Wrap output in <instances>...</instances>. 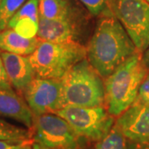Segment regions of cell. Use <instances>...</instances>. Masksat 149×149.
<instances>
[{"label": "cell", "instance_id": "cb8c5ba5", "mask_svg": "<svg viewBox=\"0 0 149 149\" xmlns=\"http://www.w3.org/2000/svg\"><path fill=\"white\" fill-rule=\"evenodd\" d=\"M131 149H149V140L142 143H135Z\"/></svg>", "mask_w": 149, "mask_h": 149}, {"label": "cell", "instance_id": "7a4b0ae2", "mask_svg": "<svg viewBox=\"0 0 149 149\" xmlns=\"http://www.w3.org/2000/svg\"><path fill=\"white\" fill-rule=\"evenodd\" d=\"M148 68L138 52L120 65L104 82L107 110L112 116H119L137 100Z\"/></svg>", "mask_w": 149, "mask_h": 149}, {"label": "cell", "instance_id": "44dd1931", "mask_svg": "<svg viewBox=\"0 0 149 149\" xmlns=\"http://www.w3.org/2000/svg\"><path fill=\"white\" fill-rule=\"evenodd\" d=\"M12 88L13 86L9 81L3 60L0 56V89H12Z\"/></svg>", "mask_w": 149, "mask_h": 149}, {"label": "cell", "instance_id": "ac0fdd59", "mask_svg": "<svg viewBox=\"0 0 149 149\" xmlns=\"http://www.w3.org/2000/svg\"><path fill=\"white\" fill-rule=\"evenodd\" d=\"M27 0H3L0 4V31L8 28L11 18Z\"/></svg>", "mask_w": 149, "mask_h": 149}, {"label": "cell", "instance_id": "ffe728a7", "mask_svg": "<svg viewBox=\"0 0 149 149\" xmlns=\"http://www.w3.org/2000/svg\"><path fill=\"white\" fill-rule=\"evenodd\" d=\"M137 100L149 104V74L146 76L143 82L140 86Z\"/></svg>", "mask_w": 149, "mask_h": 149}, {"label": "cell", "instance_id": "ba28073f", "mask_svg": "<svg viewBox=\"0 0 149 149\" xmlns=\"http://www.w3.org/2000/svg\"><path fill=\"white\" fill-rule=\"evenodd\" d=\"M61 79L35 78L23 91L24 99L35 116L55 113L61 109Z\"/></svg>", "mask_w": 149, "mask_h": 149}, {"label": "cell", "instance_id": "e0dca14e", "mask_svg": "<svg viewBox=\"0 0 149 149\" xmlns=\"http://www.w3.org/2000/svg\"><path fill=\"white\" fill-rule=\"evenodd\" d=\"M8 28L14 30L22 37L33 38L37 37L39 21H36L30 17H22L16 19L12 18L8 22Z\"/></svg>", "mask_w": 149, "mask_h": 149}, {"label": "cell", "instance_id": "5bb4252c", "mask_svg": "<svg viewBox=\"0 0 149 149\" xmlns=\"http://www.w3.org/2000/svg\"><path fill=\"white\" fill-rule=\"evenodd\" d=\"M39 17L57 20L70 17L67 0H38Z\"/></svg>", "mask_w": 149, "mask_h": 149}, {"label": "cell", "instance_id": "4fadbf2b", "mask_svg": "<svg viewBox=\"0 0 149 149\" xmlns=\"http://www.w3.org/2000/svg\"><path fill=\"white\" fill-rule=\"evenodd\" d=\"M39 42L37 37L27 38L10 28L0 31V50L6 52L27 56L34 52Z\"/></svg>", "mask_w": 149, "mask_h": 149}, {"label": "cell", "instance_id": "2e32d148", "mask_svg": "<svg viewBox=\"0 0 149 149\" xmlns=\"http://www.w3.org/2000/svg\"><path fill=\"white\" fill-rule=\"evenodd\" d=\"M126 139L122 131L114 124L109 133L98 141L95 149H128Z\"/></svg>", "mask_w": 149, "mask_h": 149}, {"label": "cell", "instance_id": "7c38bea8", "mask_svg": "<svg viewBox=\"0 0 149 149\" xmlns=\"http://www.w3.org/2000/svg\"><path fill=\"white\" fill-rule=\"evenodd\" d=\"M37 37L40 41L51 42H76L78 29L72 21L71 17L57 20L39 17V28Z\"/></svg>", "mask_w": 149, "mask_h": 149}, {"label": "cell", "instance_id": "f1b7e54d", "mask_svg": "<svg viewBox=\"0 0 149 149\" xmlns=\"http://www.w3.org/2000/svg\"></svg>", "mask_w": 149, "mask_h": 149}, {"label": "cell", "instance_id": "52a82bcc", "mask_svg": "<svg viewBox=\"0 0 149 149\" xmlns=\"http://www.w3.org/2000/svg\"><path fill=\"white\" fill-rule=\"evenodd\" d=\"M35 143L49 149H76L79 135L64 118L56 113L35 116L33 126Z\"/></svg>", "mask_w": 149, "mask_h": 149}, {"label": "cell", "instance_id": "277c9868", "mask_svg": "<svg viewBox=\"0 0 149 149\" xmlns=\"http://www.w3.org/2000/svg\"><path fill=\"white\" fill-rule=\"evenodd\" d=\"M87 49L77 42L59 43L40 41L28 56L36 78L61 79L74 65L85 59Z\"/></svg>", "mask_w": 149, "mask_h": 149}, {"label": "cell", "instance_id": "30bf717a", "mask_svg": "<svg viewBox=\"0 0 149 149\" xmlns=\"http://www.w3.org/2000/svg\"><path fill=\"white\" fill-rule=\"evenodd\" d=\"M0 116L22 123L33 131L35 115L27 101L12 89H0Z\"/></svg>", "mask_w": 149, "mask_h": 149}, {"label": "cell", "instance_id": "4316f807", "mask_svg": "<svg viewBox=\"0 0 149 149\" xmlns=\"http://www.w3.org/2000/svg\"><path fill=\"white\" fill-rule=\"evenodd\" d=\"M145 1H146V2H147V3L149 4V0H145Z\"/></svg>", "mask_w": 149, "mask_h": 149}, {"label": "cell", "instance_id": "7402d4cb", "mask_svg": "<svg viewBox=\"0 0 149 149\" xmlns=\"http://www.w3.org/2000/svg\"><path fill=\"white\" fill-rule=\"evenodd\" d=\"M23 142H25V141L16 142V141H3V140H0V149H13Z\"/></svg>", "mask_w": 149, "mask_h": 149}, {"label": "cell", "instance_id": "8fae6325", "mask_svg": "<svg viewBox=\"0 0 149 149\" xmlns=\"http://www.w3.org/2000/svg\"><path fill=\"white\" fill-rule=\"evenodd\" d=\"M11 85L17 91H23L36 78L28 56L3 52H0Z\"/></svg>", "mask_w": 149, "mask_h": 149}, {"label": "cell", "instance_id": "8992f818", "mask_svg": "<svg viewBox=\"0 0 149 149\" xmlns=\"http://www.w3.org/2000/svg\"><path fill=\"white\" fill-rule=\"evenodd\" d=\"M115 16L139 52L149 47V4L145 0H114Z\"/></svg>", "mask_w": 149, "mask_h": 149}, {"label": "cell", "instance_id": "9c48e42d", "mask_svg": "<svg viewBox=\"0 0 149 149\" xmlns=\"http://www.w3.org/2000/svg\"><path fill=\"white\" fill-rule=\"evenodd\" d=\"M115 124L133 143L149 140V104L136 100L118 118Z\"/></svg>", "mask_w": 149, "mask_h": 149}, {"label": "cell", "instance_id": "d6986e66", "mask_svg": "<svg viewBox=\"0 0 149 149\" xmlns=\"http://www.w3.org/2000/svg\"><path fill=\"white\" fill-rule=\"evenodd\" d=\"M92 15H98L104 10L109 0H80Z\"/></svg>", "mask_w": 149, "mask_h": 149}, {"label": "cell", "instance_id": "83f0119b", "mask_svg": "<svg viewBox=\"0 0 149 149\" xmlns=\"http://www.w3.org/2000/svg\"><path fill=\"white\" fill-rule=\"evenodd\" d=\"M2 1H3V0H0V4H1V3H2Z\"/></svg>", "mask_w": 149, "mask_h": 149}, {"label": "cell", "instance_id": "603a6c76", "mask_svg": "<svg viewBox=\"0 0 149 149\" xmlns=\"http://www.w3.org/2000/svg\"><path fill=\"white\" fill-rule=\"evenodd\" d=\"M32 140H27V141H25L23 143H22L21 144H19L17 148L13 149H33L32 148Z\"/></svg>", "mask_w": 149, "mask_h": 149}, {"label": "cell", "instance_id": "6da1fadb", "mask_svg": "<svg viewBox=\"0 0 149 149\" xmlns=\"http://www.w3.org/2000/svg\"><path fill=\"white\" fill-rule=\"evenodd\" d=\"M87 49V59L103 78H107L139 51L116 16L99 22Z\"/></svg>", "mask_w": 149, "mask_h": 149}, {"label": "cell", "instance_id": "9a60e30c", "mask_svg": "<svg viewBox=\"0 0 149 149\" xmlns=\"http://www.w3.org/2000/svg\"><path fill=\"white\" fill-rule=\"evenodd\" d=\"M32 135V130L12 124L0 118V140L22 142L30 140Z\"/></svg>", "mask_w": 149, "mask_h": 149}, {"label": "cell", "instance_id": "d4e9b609", "mask_svg": "<svg viewBox=\"0 0 149 149\" xmlns=\"http://www.w3.org/2000/svg\"><path fill=\"white\" fill-rule=\"evenodd\" d=\"M143 63L146 65V67L149 69V47L144 53L143 56Z\"/></svg>", "mask_w": 149, "mask_h": 149}, {"label": "cell", "instance_id": "3957f363", "mask_svg": "<svg viewBox=\"0 0 149 149\" xmlns=\"http://www.w3.org/2000/svg\"><path fill=\"white\" fill-rule=\"evenodd\" d=\"M61 80V109L69 105L102 106L105 102L104 83L101 75L92 67L87 59L74 65Z\"/></svg>", "mask_w": 149, "mask_h": 149}, {"label": "cell", "instance_id": "484cf974", "mask_svg": "<svg viewBox=\"0 0 149 149\" xmlns=\"http://www.w3.org/2000/svg\"><path fill=\"white\" fill-rule=\"evenodd\" d=\"M32 148H33V149H49L47 148L43 147L41 144L37 143H34L32 144Z\"/></svg>", "mask_w": 149, "mask_h": 149}, {"label": "cell", "instance_id": "5b68a950", "mask_svg": "<svg viewBox=\"0 0 149 149\" xmlns=\"http://www.w3.org/2000/svg\"><path fill=\"white\" fill-rule=\"evenodd\" d=\"M64 118L80 137L100 141L113 126L114 118L103 106H65L55 113Z\"/></svg>", "mask_w": 149, "mask_h": 149}]
</instances>
